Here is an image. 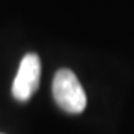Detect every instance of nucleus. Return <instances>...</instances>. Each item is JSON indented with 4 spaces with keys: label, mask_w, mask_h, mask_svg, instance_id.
I'll return each instance as SVG.
<instances>
[{
    "label": "nucleus",
    "mask_w": 134,
    "mask_h": 134,
    "mask_svg": "<svg viewBox=\"0 0 134 134\" xmlns=\"http://www.w3.org/2000/svg\"><path fill=\"white\" fill-rule=\"evenodd\" d=\"M52 94L56 104L69 114H81L86 108V94L77 75L69 69L56 71L52 81Z\"/></svg>",
    "instance_id": "obj_1"
},
{
    "label": "nucleus",
    "mask_w": 134,
    "mask_h": 134,
    "mask_svg": "<svg viewBox=\"0 0 134 134\" xmlns=\"http://www.w3.org/2000/svg\"><path fill=\"white\" fill-rule=\"evenodd\" d=\"M41 77V62L38 55L27 53L22 58L19 69L13 82V92L14 99L18 101H27L34 94L40 85Z\"/></svg>",
    "instance_id": "obj_2"
},
{
    "label": "nucleus",
    "mask_w": 134,
    "mask_h": 134,
    "mask_svg": "<svg viewBox=\"0 0 134 134\" xmlns=\"http://www.w3.org/2000/svg\"><path fill=\"white\" fill-rule=\"evenodd\" d=\"M0 134H2V133H0Z\"/></svg>",
    "instance_id": "obj_3"
}]
</instances>
